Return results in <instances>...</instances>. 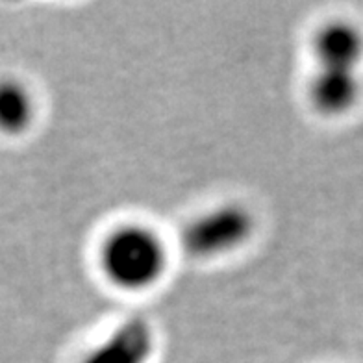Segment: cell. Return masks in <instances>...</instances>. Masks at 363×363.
Wrapping results in <instances>:
<instances>
[{
	"mask_svg": "<svg viewBox=\"0 0 363 363\" xmlns=\"http://www.w3.org/2000/svg\"><path fill=\"white\" fill-rule=\"evenodd\" d=\"M313 52L319 67L358 71L363 60V34L354 24L335 21L317 32Z\"/></svg>",
	"mask_w": 363,
	"mask_h": 363,
	"instance_id": "cell-4",
	"label": "cell"
},
{
	"mask_svg": "<svg viewBox=\"0 0 363 363\" xmlns=\"http://www.w3.org/2000/svg\"><path fill=\"white\" fill-rule=\"evenodd\" d=\"M99 259L108 282L128 293L152 289L169 269L167 245L143 225L115 228L104 239Z\"/></svg>",
	"mask_w": 363,
	"mask_h": 363,
	"instance_id": "cell-1",
	"label": "cell"
},
{
	"mask_svg": "<svg viewBox=\"0 0 363 363\" xmlns=\"http://www.w3.org/2000/svg\"><path fill=\"white\" fill-rule=\"evenodd\" d=\"M156 350V334L145 317L121 323L82 363H148Z\"/></svg>",
	"mask_w": 363,
	"mask_h": 363,
	"instance_id": "cell-3",
	"label": "cell"
},
{
	"mask_svg": "<svg viewBox=\"0 0 363 363\" xmlns=\"http://www.w3.org/2000/svg\"><path fill=\"white\" fill-rule=\"evenodd\" d=\"M254 226L252 213L245 206L219 204L187 223L182 232V247L196 259L223 258L249 241Z\"/></svg>",
	"mask_w": 363,
	"mask_h": 363,
	"instance_id": "cell-2",
	"label": "cell"
},
{
	"mask_svg": "<svg viewBox=\"0 0 363 363\" xmlns=\"http://www.w3.org/2000/svg\"><path fill=\"white\" fill-rule=\"evenodd\" d=\"M362 91L358 71L319 67L310 82V101L325 115H341L356 104Z\"/></svg>",
	"mask_w": 363,
	"mask_h": 363,
	"instance_id": "cell-5",
	"label": "cell"
},
{
	"mask_svg": "<svg viewBox=\"0 0 363 363\" xmlns=\"http://www.w3.org/2000/svg\"><path fill=\"white\" fill-rule=\"evenodd\" d=\"M35 99L23 82L8 78L0 80V132L6 135H23L34 125Z\"/></svg>",
	"mask_w": 363,
	"mask_h": 363,
	"instance_id": "cell-6",
	"label": "cell"
}]
</instances>
